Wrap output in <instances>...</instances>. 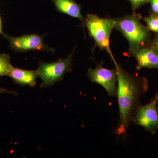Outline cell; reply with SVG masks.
<instances>
[{"mask_svg":"<svg viewBox=\"0 0 158 158\" xmlns=\"http://www.w3.org/2000/svg\"><path fill=\"white\" fill-rule=\"evenodd\" d=\"M117 76V92L119 121L115 133L119 137H125L141 95L147 91V79L129 73L113 61Z\"/></svg>","mask_w":158,"mask_h":158,"instance_id":"6da1fadb","label":"cell"},{"mask_svg":"<svg viewBox=\"0 0 158 158\" xmlns=\"http://www.w3.org/2000/svg\"><path fill=\"white\" fill-rule=\"evenodd\" d=\"M115 19V29L127 40L130 50L149 45L152 40L150 31L141 23L139 15L133 13Z\"/></svg>","mask_w":158,"mask_h":158,"instance_id":"7a4b0ae2","label":"cell"},{"mask_svg":"<svg viewBox=\"0 0 158 158\" xmlns=\"http://www.w3.org/2000/svg\"><path fill=\"white\" fill-rule=\"evenodd\" d=\"M115 23V19L102 18L95 14H88L85 18V27L88 29L89 36L94 40L100 49L107 52L113 62L116 60L110 49V37Z\"/></svg>","mask_w":158,"mask_h":158,"instance_id":"3957f363","label":"cell"},{"mask_svg":"<svg viewBox=\"0 0 158 158\" xmlns=\"http://www.w3.org/2000/svg\"><path fill=\"white\" fill-rule=\"evenodd\" d=\"M74 51L65 59H59L56 62L47 63L39 62L37 69L39 77L42 81L41 88L50 87L63 79L65 74L70 73L73 66V55Z\"/></svg>","mask_w":158,"mask_h":158,"instance_id":"277c9868","label":"cell"},{"mask_svg":"<svg viewBox=\"0 0 158 158\" xmlns=\"http://www.w3.org/2000/svg\"><path fill=\"white\" fill-rule=\"evenodd\" d=\"M3 36L9 41L10 48L15 52H22L30 51H44L53 53L55 51V49L44 43L43 36L38 34H26L15 37L4 33Z\"/></svg>","mask_w":158,"mask_h":158,"instance_id":"5b68a950","label":"cell"},{"mask_svg":"<svg viewBox=\"0 0 158 158\" xmlns=\"http://www.w3.org/2000/svg\"><path fill=\"white\" fill-rule=\"evenodd\" d=\"M132 122L151 134H156L158 129V109L155 96L147 104L138 106Z\"/></svg>","mask_w":158,"mask_h":158,"instance_id":"8992f818","label":"cell"},{"mask_svg":"<svg viewBox=\"0 0 158 158\" xmlns=\"http://www.w3.org/2000/svg\"><path fill=\"white\" fill-rule=\"evenodd\" d=\"M103 62L97 64L94 69H89L87 76L93 83L102 86L110 97L117 96V76L116 69H110L103 66Z\"/></svg>","mask_w":158,"mask_h":158,"instance_id":"52a82bcc","label":"cell"},{"mask_svg":"<svg viewBox=\"0 0 158 158\" xmlns=\"http://www.w3.org/2000/svg\"><path fill=\"white\" fill-rule=\"evenodd\" d=\"M129 54L135 58L137 70L142 68L158 69V51L150 45L129 49Z\"/></svg>","mask_w":158,"mask_h":158,"instance_id":"ba28073f","label":"cell"},{"mask_svg":"<svg viewBox=\"0 0 158 158\" xmlns=\"http://www.w3.org/2000/svg\"><path fill=\"white\" fill-rule=\"evenodd\" d=\"M56 10L60 13L78 19L81 22L83 29L85 27V18L81 14V6L75 0H52Z\"/></svg>","mask_w":158,"mask_h":158,"instance_id":"9c48e42d","label":"cell"},{"mask_svg":"<svg viewBox=\"0 0 158 158\" xmlns=\"http://www.w3.org/2000/svg\"><path fill=\"white\" fill-rule=\"evenodd\" d=\"M8 76L12 79L15 83L21 86L28 85L33 87L37 84L36 79L39 77L37 70H27L13 67Z\"/></svg>","mask_w":158,"mask_h":158,"instance_id":"30bf717a","label":"cell"},{"mask_svg":"<svg viewBox=\"0 0 158 158\" xmlns=\"http://www.w3.org/2000/svg\"><path fill=\"white\" fill-rule=\"evenodd\" d=\"M13 67L11 63V57L9 54H0V78L8 76Z\"/></svg>","mask_w":158,"mask_h":158,"instance_id":"8fae6325","label":"cell"},{"mask_svg":"<svg viewBox=\"0 0 158 158\" xmlns=\"http://www.w3.org/2000/svg\"><path fill=\"white\" fill-rule=\"evenodd\" d=\"M146 23V27L150 31L158 34V17L156 15H150L144 18Z\"/></svg>","mask_w":158,"mask_h":158,"instance_id":"7c38bea8","label":"cell"},{"mask_svg":"<svg viewBox=\"0 0 158 158\" xmlns=\"http://www.w3.org/2000/svg\"><path fill=\"white\" fill-rule=\"evenodd\" d=\"M131 5L133 13H135L136 10L141 6L149 3L150 0H127Z\"/></svg>","mask_w":158,"mask_h":158,"instance_id":"4fadbf2b","label":"cell"},{"mask_svg":"<svg viewBox=\"0 0 158 158\" xmlns=\"http://www.w3.org/2000/svg\"><path fill=\"white\" fill-rule=\"evenodd\" d=\"M150 15H156L158 17V0H150Z\"/></svg>","mask_w":158,"mask_h":158,"instance_id":"5bb4252c","label":"cell"},{"mask_svg":"<svg viewBox=\"0 0 158 158\" xmlns=\"http://www.w3.org/2000/svg\"><path fill=\"white\" fill-rule=\"evenodd\" d=\"M149 45L158 51V34H157L154 38L152 40Z\"/></svg>","mask_w":158,"mask_h":158,"instance_id":"9a60e30c","label":"cell"},{"mask_svg":"<svg viewBox=\"0 0 158 158\" xmlns=\"http://www.w3.org/2000/svg\"><path fill=\"white\" fill-rule=\"evenodd\" d=\"M4 93L10 94H14V95H17L18 94L17 92L13 91H9V90H7L6 88H2L0 87V94Z\"/></svg>","mask_w":158,"mask_h":158,"instance_id":"2e32d148","label":"cell"},{"mask_svg":"<svg viewBox=\"0 0 158 158\" xmlns=\"http://www.w3.org/2000/svg\"><path fill=\"white\" fill-rule=\"evenodd\" d=\"M2 31V17H1V15L0 14V34H3Z\"/></svg>","mask_w":158,"mask_h":158,"instance_id":"e0dca14e","label":"cell"},{"mask_svg":"<svg viewBox=\"0 0 158 158\" xmlns=\"http://www.w3.org/2000/svg\"><path fill=\"white\" fill-rule=\"evenodd\" d=\"M156 98H157V108H158V98L156 97Z\"/></svg>","mask_w":158,"mask_h":158,"instance_id":"ac0fdd59","label":"cell"},{"mask_svg":"<svg viewBox=\"0 0 158 158\" xmlns=\"http://www.w3.org/2000/svg\"><path fill=\"white\" fill-rule=\"evenodd\" d=\"M155 96L156 97H158V91L157 93L156 94Z\"/></svg>","mask_w":158,"mask_h":158,"instance_id":"d6986e66","label":"cell"}]
</instances>
